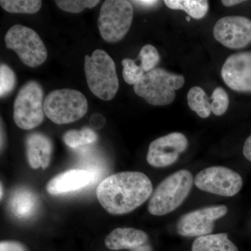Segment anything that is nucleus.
<instances>
[{"label": "nucleus", "mask_w": 251, "mask_h": 251, "mask_svg": "<svg viewBox=\"0 0 251 251\" xmlns=\"http://www.w3.org/2000/svg\"><path fill=\"white\" fill-rule=\"evenodd\" d=\"M151 180L140 172H122L110 175L99 184L97 197L104 209L112 215L128 214L151 197Z\"/></svg>", "instance_id": "f257e3e1"}, {"label": "nucleus", "mask_w": 251, "mask_h": 251, "mask_svg": "<svg viewBox=\"0 0 251 251\" xmlns=\"http://www.w3.org/2000/svg\"><path fill=\"white\" fill-rule=\"evenodd\" d=\"M194 179L191 172H175L158 184L149 201L148 209L153 216L167 215L184 202L192 190Z\"/></svg>", "instance_id": "f03ea898"}, {"label": "nucleus", "mask_w": 251, "mask_h": 251, "mask_svg": "<svg viewBox=\"0 0 251 251\" xmlns=\"http://www.w3.org/2000/svg\"><path fill=\"white\" fill-rule=\"evenodd\" d=\"M85 73L91 92L103 100L115 98L118 92L119 80L115 62L103 50H94L85 57Z\"/></svg>", "instance_id": "7ed1b4c3"}, {"label": "nucleus", "mask_w": 251, "mask_h": 251, "mask_svg": "<svg viewBox=\"0 0 251 251\" xmlns=\"http://www.w3.org/2000/svg\"><path fill=\"white\" fill-rule=\"evenodd\" d=\"M182 75L173 74L163 69H154L147 73L137 83L133 90L150 105L156 106L169 105L174 101L176 91L184 85Z\"/></svg>", "instance_id": "20e7f679"}, {"label": "nucleus", "mask_w": 251, "mask_h": 251, "mask_svg": "<svg viewBox=\"0 0 251 251\" xmlns=\"http://www.w3.org/2000/svg\"><path fill=\"white\" fill-rule=\"evenodd\" d=\"M88 109L83 94L72 89L52 91L44 100L45 115L57 125H67L85 116Z\"/></svg>", "instance_id": "39448f33"}, {"label": "nucleus", "mask_w": 251, "mask_h": 251, "mask_svg": "<svg viewBox=\"0 0 251 251\" xmlns=\"http://www.w3.org/2000/svg\"><path fill=\"white\" fill-rule=\"evenodd\" d=\"M131 3L126 0H106L100 8L98 27L100 36L108 43L121 41L133 22Z\"/></svg>", "instance_id": "423d86ee"}, {"label": "nucleus", "mask_w": 251, "mask_h": 251, "mask_svg": "<svg viewBox=\"0 0 251 251\" xmlns=\"http://www.w3.org/2000/svg\"><path fill=\"white\" fill-rule=\"evenodd\" d=\"M44 90L40 84L29 81L21 87L14 103V120L19 128L31 130L44 120Z\"/></svg>", "instance_id": "0eeeda50"}, {"label": "nucleus", "mask_w": 251, "mask_h": 251, "mask_svg": "<svg viewBox=\"0 0 251 251\" xmlns=\"http://www.w3.org/2000/svg\"><path fill=\"white\" fill-rule=\"evenodd\" d=\"M4 41L6 48L14 50L28 67H39L47 59V49L44 42L31 28L15 25L6 32Z\"/></svg>", "instance_id": "6e6552de"}, {"label": "nucleus", "mask_w": 251, "mask_h": 251, "mask_svg": "<svg viewBox=\"0 0 251 251\" xmlns=\"http://www.w3.org/2000/svg\"><path fill=\"white\" fill-rule=\"evenodd\" d=\"M196 187L204 192L224 197H233L241 191L243 179L235 171L224 166L202 170L194 178Z\"/></svg>", "instance_id": "1a4fd4ad"}, {"label": "nucleus", "mask_w": 251, "mask_h": 251, "mask_svg": "<svg viewBox=\"0 0 251 251\" xmlns=\"http://www.w3.org/2000/svg\"><path fill=\"white\" fill-rule=\"evenodd\" d=\"M227 211L226 206L214 205L190 211L178 220L176 230L183 237L208 235L214 231L215 221L226 216Z\"/></svg>", "instance_id": "9d476101"}, {"label": "nucleus", "mask_w": 251, "mask_h": 251, "mask_svg": "<svg viewBox=\"0 0 251 251\" xmlns=\"http://www.w3.org/2000/svg\"><path fill=\"white\" fill-rule=\"evenodd\" d=\"M187 138L183 133L173 132L153 140L149 146L147 161L150 166L161 168L171 166L188 148Z\"/></svg>", "instance_id": "9b49d317"}, {"label": "nucleus", "mask_w": 251, "mask_h": 251, "mask_svg": "<svg viewBox=\"0 0 251 251\" xmlns=\"http://www.w3.org/2000/svg\"><path fill=\"white\" fill-rule=\"evenodd\" d=\"M213 34L228 49H244L251 42V21L243 16H226L216 22Z\"/></svg>", "instance_id": "f8f14e48"}, {"label": "nucleus", "mask_w": 251, "mask_h": 251, "mask_svg": "<svg viewBox=\"0 0 251 251\" xmlns=\"http://www.w3.org/2000/svg\"><path fill=\"white\" fill-rule=\"evenodd\" d=\"M221 75L232 90L251 92V52H237L227 57Z\"/></svg>", "instance_id": "ddd939ff"}, {"label": "nucleus", "mask_w": 251, "mask_h": 251, "mask_svg": "<svg viewBox=\"0 0 251 251\" xmlns=\"http://www.w3.org/2000/svg\"><path fill=\"white\" fill-rule=\"evenodd\" d=\"M105 245L112 251H153L145 231L133 227H117L105 237Z\"/></svg>", "instance_id": "4468645a"}, {"label": "nucleus", "mask_w": 251, "mask_h": 251, "mask_svg": "<svg viewBox=\"0 0 251 251\" xmlns=\"http://www.w3.org/2000/svg\"><path fill=\"white\" fill-rule=\"evenodd\" d=\"M95 175L92 171L81 169L69 170L50 180L46 191L50 195L67 194L82 189L93 182Z\"/></svg>", "instance_id": "2eb2a0df"}, {"label": "nucleus", "mask_w": 251, "mask_h": 251, "mask_svg": "<svg viewBox=\"0 0 251 251\" xmlns=\"http://www.w3.org/2000/svg\"><path fill=\"white\" fill-rule=\"evenodd\" d=\"M26 148L28 162L33 169L49 167L53 149L50 138L41 133H32L26 140Z\"/></svg>", "instance_id": "dca6fc26"}, {"label": "nucleus", "mask_w": 251, "mask_h": 251, "mask_svg": "<svg viewBox=\"0 0 251 251\" xmlns=\"http://www.w3.org/2000/svg\"><path fill=\"white\" fill-rule=\"evenodd\" d=\"M39 201L36 193L26 188H18L11 193L8 208L12 215L18 219H30L35 215Z\"/></svg>", "instance_id": "f3484780"}, {"label": "nucleus", "mask_w": 251, "mask_h": 251, "mask_svg": "<svg viewBox=\"0 0 251 251\" xmlns=\"http://www.w3.org/2000/svg\"><path fill=\"white\" fill-rule=\"evenodd\" d=\"M192 251H239L227 233L210 234L198 237L193 243Z\"/></svg>", "instance_id": "a211bd4d"}, {"label": "nucleus", "mask_w": 251, "mask_h": 251, "mask_svg": "<svg viewBox=\"0 0 251 251\" xmlns=\"http://www.w3.org/2000/svg\"><path fill=\"white\" fill-rule=\"evenodd\" d=\"M164 3L170 9L183 10L195 19L204 18L209 10L206 0H166Z\"/></svg>", "instance_id": "6ab92c4d"}, {"label": "nucleus", "mask_w": 251, "mask_h": 251, "mask_svg": "<svg viewBox=\"0 0 251 251\" xmlns=\"http://www.w3.org/2000/svg\"><path fill=\"white\" fill-rule=\"evenodd\" d=\"M205 92L201 87H193L187 94L188 105L189 108L196 112L201 118L205 119L210 116L211 105Z\"/></svg>", "instance_id": "aec40b11"}, {"label": "nucleus", "mask_w": 251, "mask_h": 251, "mask_svg": "<svg viewBox=\"0 0 251 251\" xmlns=\"http://www.w3.org/2000/svg\"><path fill=\"white\" fill-rule=\"evenodd\" d=\"M63 140L69 148L77 149L82 145L95 143L98 140V135L92 128L84 127L81 130H68Z\"/></svg>", "instance_id": "412c9836"}, {"label": "nucleus", "mask_w": 251, "mask_h": 251, "mask_svg": "<svg viewBox=\"0 0 251 251\" xmlns=\"http://www.w3.org/2000/svg\"><path fill=\"white\" fill-rule=\"evenodd\" d=\"M1 7L11 14H34L40 10L42 1L40 0H1Z\"/></svg>", "instance_id": "4be33fe9"}, {"label": "nucleus", "mask_w": 251, "mask_h": 251, "mask_svg": "<svg viewBox=\"0 0 251 251\" xmlns=\"http://www.w3.org/2000/svg\"><path fill=\"white\" fill-rule=\"evenodd\" d=\"M138 60L140 61V67L143 69L144 72H150L154 69L155 67L160 61V55L154 46L146 45L143 46L140 50Z\"/></svg>", "instance_id": "5701e85b"}, {"label": "nucleus", "mask_w": 251, "mask_h": 251, "mask_svg": "<svg viewBox=\"0 0 251 251\" xmlns=\"http://www.w3.org/2000/svg\"><path fill=\"white\" fill-rule=\"evenodd\" d=\"M54 2L62 11L77 14V13L82 12L87 8L92 9L100 3V1L98 0H56Z\"/></svg>", "instance_id": "b1692460"}, {"label": "nucleus", "mask_w": 251, "mask_h": 251, "mask_svg": "<svg viewBox=\"0 0 251 251\" xmlns=\"http://www.w3.org/2000/svg\"><path fill=\"white\" fill-rule=\"evenodd\" d=\"M16 77L12 69L5 64L0 66V96L3 98L12 92L16 85Z\"/></svg>", "instance_id": "393cba45"}, {"label": "nucleus", "mask_w": 251, "mask_h": 251, "mask_svg": "<svg viewBox=\"0 0 251 251\" xmlns=\"http://www.w3.org/2000/svg\"><path fill=\"white\" fill-rule=\"evenodd\" d=\"M211 112L217 116L224 115L229 105V98L227 92L221 87H216L211 94Z\"/></svg>", "instance_id": "a878e982"}, {"label": "nucleus", "mask_w": 251, "mask_h": 251, "mask_svg": "<svg viewBox=\"0 0 251 251\" xmlns=\"http://www.w3.org/2000/svg\"><path fill=\"white\" fill-rule=\"evenodd\" d=\"M123 65V77L126 82L129 85H135L143 77V69L140 66L135 64V60L126 58L123 59L122 62Z\"/></svg>", "instance_id": "bb28decb"}, {"label": "nucleus", "mask_w": 251, "mask_h": 251, "mask_svg": "<svg viewBox=\"0 0 251 251\" xmlns=\"http://www.w3.org/2000/svg\"><path fill=\"white\" fill-rule=\"evenodd\" d=\"M0 251H27L25 247L16 241H3L0 243Z\"/></svg>", "instance_id": "cd10ccee"}, {"label": "nucleus", "mask_w": 251, "mask_h": 251, "mask_svg": "<svg viewBox=\"0 0 251 251\" xmlns=\"http://www.w3.org/2000/svg\"><path fill=\"white\" fill-rule=\"evenodd\" d=\"M90 125L95 128H101L105 124V120L103 115L95 113L90 117Z\"/></svg>", "instance_id": "c85d7f7f"}, {"label": "nucleus", "mask_w": 251, "mask_h": 251, "mask_svg": "<svg viewBox=\"0 0 251 251\" xmlns=\"http://www.w3.org/2000/svg\"><path fill=\"white\" fill-rule=\"evenodd\" d=\"M243 153L244 156L247 158L248 161L251 162V135L244 143V148H243Z\"/></svg>", "instance_id": "c756f323"}, {"label": "nucleus", "mask_w": 251, "mask_h": 251, "mask_svg": "<svg viewBox=\"0 0 251 251\" xmlns=\"http://www.w3.org/2000/svg\"><path fill=\"white\" fill-rule=\"evenodd\" d=\"M132 2L140 6H145V7H152L158 4L159 1H153V0H138V1H133Z\"/></svg>", "instance_id": "7c9ffc66"}, {"label": "nucleus", "mask_w": 251, "mask_h": 251, "mask_svg": "<svg viewBox=\"0 0 251 251\" xmlns=\"http://www.w3.org/2000/svg\"><path fill=\"white\" fill-rule=\"evenodd\" d=\"M242 2H244V1H239V0H223L222 1L223 4L226 6H232Z\"/></svg>", "instance_id": "2f4dec72"}, {"label": "nucleus", "mask_w": 251, "mask_h": 251, "mask_svg": "<svg viewBox=\"0 0 251 251\" xmlns=\"http://www.w3.org/2000/svg\"><path fill=\"white\" fill-rule=\"evenodd\" d=\"M3 195H4V190H3L2 184H1V199L3 197Z\"/></svg>", "instance_id": "473e14b6"}]
</instances>
